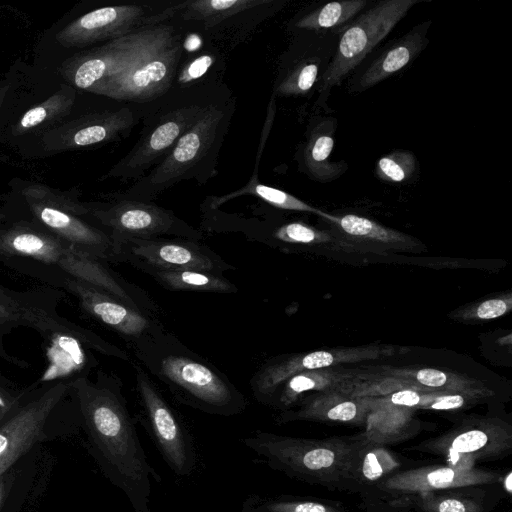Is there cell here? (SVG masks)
<instances>
[{"label": "cell", "mask_w": 512, "mask_h": 512, "mask_svg": "<svg viewBox=\"0 0 512 512\" xmlns=\"http://www.w3.org/2000/svg\"><path fill=\"white\" fill-rule=\"evenodd\" d=\"M340 379V376L321 371V369L320 371L319 369L302 371L286 380L267 404L274 403L277 406L287 407L294 403L302 393L330 388Z\"/></svg>", "instance_id": "f1b7e54d"}, {"label": "cell", "mask_w": 512, "mask_h": 512, "mask_svg": "<svg viewBox=\"0 0 512 512\" xmlns=\"http://www.w3.org/2000/svg\"><path fill=\"white\" fill-rule=\"evenodd\" d=\"M69 391L70 380L45 383L0 425V478L41 439L48 418Z\"/></svg>", "instance_id": "7c38bea8"}, {"label": "cell", "mask_w": 512, "mask_h": 512, "mask_svg": "<svg viewBox=\"0 0 512 512\" xmlns=\"http://www.w3.org/2000/svg\"><path fill=\"white\" fill-rule=\"evenodd\" d=\"M243 195H253L258 197L259 199L265 201L271 206L284 210H292V211H301V212H310L316 213L321 216L327 217L328 219L334 221L335 217L329 216L318 210L315 207L310 206L299 198L274 187L267 186L258 181L257 175L251 177L249 182L242 188L237 191L231 192L229 194L220 196V197H212L210 202V208H217L224 202L231 200L238 196Z\"/></svg>", "instance_id": "4316f807"}, {"label": "cell", "mask_w": 512, "mask_h": 512, "mask_svg": "<svg viewBox=\"0 0 512 512\" xmlns=\"http://www.w3.org/2000/svg\"><path fill=\"white\" fill-rule=\"evenodd\" d=\"M213 100L207 96L178 95L175 102L161 105L145 119L135 146L119 160L104 178L138 180L160 163L179 138Z\"/></svg>", "instance_id": "ba28073f"}, {"label": "cell", "mask_w": 512, "mask_h": 512, "mask_svg": "<svg viewBox=\"0 0 512 512\" xmlns=\"http://www.w3.org/2000/svg\"><path fill=\"white\" fill-rule=\"evenodd\" d=\"M367 0H343L324 4L298 17L293 27L305 32H323L348 25L369 5Z\"/></svg>", "instance_id": "484cf974"}, {"label": "cell", "mask_w": 512, "mask_h": 512, "mask_svg": "<svg viewBox=\"0 0 512 512\" xmlns=\"http://www.w3.org/2000/svg\"><path fill=\"white\" fill-rule=\"evenodd\" d=\"M269 512H341L331 506L312 501L273 502L267 505Z\"/></svg>", "instance_id": "d590c367"}, {"label": "cell", "mask_w": 512, "mask_h": 512, "mask_svg": "<svg viewBox=\"0 0 512 512\" xmlns=\"http://www.w3.org/2000/svg\"><path fill=\"white\" fill-rule=\"evenodd\" d=\"M2 98H3V88L0 87V105H1Z\"/></svg>", "instance_id": "f6af8a7d"}, {"label": "cell", "mask_w": 512, "mask_h": 512, "mask_svg": "<svg viewBox=\"0 0 512 512\" xmlns=\"http://www.w3.org/2000/svg\"><path fill=\"white\" fill-rule=\"evenodd\" d=\"M90 217L112 241L125 238L157 239L173 236L199 241L203 234L171 210L153 202L110 196L106 202H86Z\"/></svg>", "instance_id": "30bf717a"}, {"label": "cell", "mask_w": 512, "mask_h": 512, "mask_svg": "<svg viewBox=\"0 0 512 512\" xmlns=\"http://www.w3.org/2000/svg\"><path fill=\"white\" fill-rule=\"evenodd\" d=\"M170 291L237 293L238 288L224 275L198 270L151 271L147 273Z\"/></svg>", "instance_id": "d4e9b609"}, {"label": "cell", "mask_w": 512, "mask_h": 512, "mask_svg": "<svg viewBox=\"0 0 512 512\" xmlns=\"http://www.w3.org/2000/svg\"><path fill=\"white\" fill-rule=\"evenodd\" d=\"M142 112L137 107L126 106L85 114L43 132L42 148L47 153H59L116 140L133 130Z\"/></svg>", "instance_id": "5bb4252c"}, {"label": "cell", "mask_w": 512, "mask_h": 512, "mask_svg": "<svg viewBox=\"0 0 512 512\" xmlns=\"http://www.w3.org/2000/svg\"><path fill=\"white\" fill-rule=\"evenodd\" d=\"M131 348L139 365L183 403L223 415L245 409L246 399L232 382L166 329Z\"/></svg>", "instance_id": "7a4b0ae2"}, {"label": "cell", "mask_w": 512, "mask_h": 512, "mask_svg": "<svg viewBox=\"0 0 512 512\" xmlns=\"http://www.w3.org/2000/svg\"><path fill=\"white\" fill-rule=\"evenodd\" d=\"M3 496H4V482L0 478V506L2 504Z\"/></svg>", "instance_id": "7bdbcfd3"}, {"label": "cell", "mask_w": 512, "mask_h": 512, "mask_svg": "<svg viewBox=\"0 0 512 512\" xmlns=\"http://www.w3.org/2000/svg\"><path fill=\"white\" fill-rule=\"evenodd\" d=\"M504 488L508 493L512 492V472H508L507 475L504 477Z\"/></svg>", "instance_id": "b9f144b4"}, {"label": "cell", "mask_w": 512, "mask_h": 512, "mask_svg": "<svg viewBox=\"0 0 512 512\" xmlns=\"http://www.w3.org/2000/svg\"><path fill=\"white\" fill-rule=\"evenodd\" d=\"M27 304L0 286V336L18 326H25Z\"/></svg>", "instance_id": "1f68e13d"}, {"label": "cell", "mask_w": 512, "mask_h": 512, "mask_svg": "<svg viewBox=\"0 0 512 512\" xmlns=\"http://www.w3.org/2000/svg\"><path fill=\"white\" fill-rule=\"evenodd\" d=\"M435 453L445 457L447 466L459 471H471L475 469L476 459L468 454L461 453L449 448L437 450Z\"/></svg>", "instance_id": "f35d334b"}, {"label": "cell", "mask_w": 512, "mask_h": 512, "mask_svg": "<svg viewBox=\"0 0 512 512\" xmlns=\"http://www.w3.org/2000/svg\"><path fill=\"white\" fill-rule=\"evenodd\" d=\"M509 309V304L503 299H491L481 303L476 310V315L480 319H493L505 314Z\"/></svg>", "instance_id": "60d3db41"}, {"label": "cell", "mask_w": 512, "mask_h": 512, "mask_svg": "<svg viewBox=\"0 0 512 512\" xmlns=\"http://www.w3.org/2000/svg\"><path fill=\"white\" fill-rule=\"evenodd\" d=\"M183 50L180 30L171 21L163 22L155 37L127 67L88 91L134 104L156 101L172 88Z\"/></svg>", "instance_id": "8992f818"}, {"label": "cell", "mask_w": 512, "mask_h": 512, "mask_svg": "<svg viewBox=\"0 0 512 512\" xmlns=\"http://www.w3.org/2000/svg\"><path fill=\"white\" fill-rule=\"evenodd\" d=\"M0 255L27 257L57 266L68 277L89 283L137 310L154 316L158 312L157 304L145 290L26 219L0 227Z\"/></svg>", "instance_id": "277c9868"}, {"label": "cell", "mask_w": 512, "mask_h": 512, "mask_svg": "<svg viewBox=\"0 0 512 512\" xmlns=\"http://www.w3.org/2000/svg\"><path fill=\"white\" fill-rule=\"evenodd\" d=\"M134 370L138 398L163 454L177 473H187L190 463L180 422L148 373L139 364Z\"/></svg>", "instance_id": "e0dca14e"}, {"label": "cell", "mask_w": 512, "mask_h": 512, "mask_svg": "<svg viewBox=\"0 0 512 512\" xmlns=\"http://www.w3.org/2000/svg\"><path fill=\"white\" fill-rule=\"evenodd\" d=\"M418 170L416 156L408 150H394L381 157L376 164L375 174L389 183H403L414 177Z\"/></svg>", "instance_id": "f546056e"}, {"label": "cell", "mask_w": 512, "mask_h": 512, "mask_svg": "<svg viewBox=\"0 0 512 512\" xmlns=\"http://www.w3.org/2000/svg\"><path fill=\"white\" fill-rule=\"evenodd\" d=\"M400 462L384 446L363 441L354 463L352 479L377 482L400 466Z\"/></svg>", "instance_id": "83f0119b"}, {"label": "cell", "mask_w": 512, "mask_h": 512, "mask_svg": "<svg viewBox=\"0 0 512 512\" xmlns=\"http://www.w3.org/2000/svg\"><path fill=\"white\" fill-rule=\"evenodd\" d=\"M436 395V393L420 394L415 390L405 389L390 395L388 401L396 406L424 408L435 398Z\"/></svg>", "instance_id": "8d00e7d4"}, {"label": "cell", "mask_w": 512, "mask_h": 512, "mask_svg": "<svg viewBox=\"0 0 512 512\" xmlns=\"http://www.w3.org/2000/svg\"><path fill=\"white\" fill-rule=\"evenodd\" d=\"M415 379L423 386L430 388L445 387L449 381L448 376L443 371L431 368L418 370Z\"/></svg>", "instance_id": "ab89813d"}, {"label": "cell", "mask_w": 512, "mask_h": 512, "mask_svg": "<svg viewBox=\"0 0 512 512\" xmlns=\"http://www.w3.org/2000/svg\"><path fill=\"white\" fill-rule=\"evenodd\" d=\"M422 0H382L346 25L333 57L319 80L317 106L326 107L331 90L364 60L411 8Z\"/></svg>", "instance_id": "9c48e42d"}, {"label": "cell", "mask_w": 512, "mask_h": 512, "mask_svg": "<svg viewBox=\"0 0 512 512\" xmlns=\"http://www.w3.org/2000/svg\"><path fill=\"white\" fill-rule=\"evenodd\" d=\"M431 23L428 20L415 25L386 47L358 77L353 90L361 92L369 89L412 63L428 44Z\"/></svg>", "instance_id": "44dd1931"}, {"label": "cell", "mask_w": 512, "mask_h": 512, "mask_svg": "<svg viewBox=\"0 0 512 512\" xmlns=\"http://www.w3.org/2000/svg\"><path fill=\"white\" fill-rule=\"evenodd\" d=\"M426 512H481V506L469 499L459 497L426 496L422 501Z\"/></svg>", "instance_id": "d6a6232c"}, {"label": "cell", "mask_w": 512, "mask_h": 512, "mask_svg": "<svg viewBox=\"0 0 512 512\" xmlns=\"http://www.w3.org/2000/svg\"><path fill=\"white\" fill-rule=\"evenodd\" d=\"M444 448L471 455L476 460L502 456L512 448L511 427L497 419L473 421L429 441L422 449L436 452Z\"/></svg>", "instance_id": "ac0fdd59"}, {"label": "cell", "mask_w": 512, "mask_h": 512, "mask_svg": "<svg viewBox=\"0 0 512 512\" xmlns=\"http://www.w3.org/2000/svg\"><path fill=\"white\" fill-rule=\"evenodd\" d=\"M367 412L368 403L360 399L329 394L309 401L298 412L284 414L282 419H315L342 423H361Z\"/></svg>", "instance_id": "603a6c76"}, {"label": "cell", "mask_w": 512, "mask_h": 512, "mask_svg": "<svg viewBox=\"0 0 512 512\" xmlns=\"http://www.w3.org/2000/svg\"><path fill=\"white\" fill-rule=\"evenodd\" d=\"M337 120L320 117L312 121L301 152V166L313 180L326 183L340 177L347 169L344 162H331Z\"/></svg>", "instance_id": "7402d4cb"}, {"label": "cell", "mask_w": 512, "mask_h": 512, "mask_svg": "<svg viewBox=\"0 0 512 512\" xmlns=\"http://www.w3.org/2000/svg\"><path fill=\"white\" fill-rule=\"evenodd\" d=\"M116 261L144 273L151 271L198 270L224 275L235 266L199 241L188 239H136L113 241Z\"/></svg>", "instance_id": "8fae6325"}, {"label": "cell", "mask_w": 512, "mask_h": 512, "mask_svg": "<svg viewBox=\"0 0 512 512\" xmlns=\"http://www.w3.org/2000/svg\"><path fill=\"white\" fill-rule=\"evenodd\" d=\"M121 380L98 371L95 381L88 376L70 380L84 424L111 478L123 489L136 512H149V466L132 418L128 412Z\"/></svg>", "instance_id": "6da1fadb"}, {"label": "cell", "mask_w": 512, "mask_h": 512, "mask_svg": "<svg viewBox=\"0 0 512 512\" xmlns=\"http://www.w3.org/2000/svg\"><path fill=\"white\" fill-rule=\"evenodd\" d=\"M215 62V55L210 53L202 54L191 62L178 69L175 80L179 84H188L191 81L200 79Z\"/></svg>", "instance_id": "e575fe53"}, {"label": "cell", "mask_w": 512, "mask_h": 512, "mask_svg": "<svg viewBox=\"0 0 512 512\" xmlns=\"http://www.w3.org/2000/svg\"><path fill=\"white\" fill-rule=\"evenodd\" d=\"M235 108L234 97L213 100L160 163L126 191L111 196L152 202L180 181L194 179L205 184L217 173L218 155Z\"/></svg>", "instance_id": "3957f363"}, {"label": "cell", "mask_w": 512, "mask_h": 512, "mask_svg": "<svg viewBox=\"0 0 512 512\" xmlns=\"http://www.w3.org/2000/svg\"><path fill=\"white\" fill-rule=\"evenodd\" d=\"M328 48H331L328 47ZM324 45L309 44L284 58L274 84V94L282 97L304 96L325 73L334 52Z\"/></svg>", "instance_id": "ffe728a7"}, {"label": "cell", "mask_w": 512, "mask_h": 512, "mask_svg": "<svg viewBox=\"0 0 512 512\" xmlns=\"http://www.w3.org/2000/svg\"><path fill=\"white\" fill-rule=\"evenodd\" d=\"M341 229L354 237L369 238L381 242H404L405 237L393 230L385 228L376 222L354 214H347L340 218H335Z\"/></svg>", "instance_id": "4dcf8cb0"}, {"label": "cell", "mask_w": 512, "mask_h": 512, "mask_svg": "<svg viewBox=\"0 0 512 512\" xmlns=\"http://www.w3.org/2000/svg\"><path fill=\"white\" fill-rule=\"evenodd\" d=\"M6 219V214L4 213H0V227H1V224L3 223V221Z\"/></svg>", "instance_id": "ee69618b"}, {"label": "cell", "mask_w": 512, "mask_h": 512, "mask_svg": "<svg viewBox=\"0 0 512 512\" xmlns=\"http://www.w3.org/2000/svg\"><path fill=\"white\" fill-rule=\"evenodd\" d=\"M472 398L470 394L460 393H438L435 398L427 404L424 408L434 410H453L465 406L469 399Z\"/></svg>", "instance_id": "74e56055"}, {"label": "cell", "mask_w": 512, "mask_h": 512, "mask_svg": "<svg viewBox=\"0 0 512 512\" xmlns=\"http://www.w3.org/2000/svg\"><path fill=\"white\" fill-rule=\"evenodd\" d=\"M76 98V90L69 84L61 85L60 89L45 101L26 111L12 127V134L21 136L30 132H44L50 126L70 114Z\"/></svg>", "instance_id": "cb8c5ba5"}, {"label": "cell", "mask_w": 512, "mask_h": 512, "mask_svg": "<svg viewBox=\"0 0 512 512\" xmlns=\"http://www.w3.org/2000/svg\"><path fill=\"white\" fill-rule=\"evenodd\" d=\"M25 392L0 373V425L20 406Z\"/></svg>", "instance_id": "836d02e7"}, {"label": "cell", "mask_w": 512, "mask_h": 512, "mask_svg": "<svg viewBox=\"0 0 512 512\" xmlns=\"http://www.w3.org/2000/svg\"><path fill=\"white\" fill-rule=\"evenodd\" d=\"M364 440L301 439L258 432L244 444L270 466L293 477L321 484L352 479L358 450Z\"/></svg>", "instance_id": "5b68a950"}, {"label": "cell", "mask_w": 512, "mask_h": 512, "mask_svg": "<svg viewBox=\"0 0 512 512\" xmlns=\"http://www.w3.org/2000/svg\"><path fill=\"white\" fill-rule=\"evenodd\" d=\"M161 24L141 27L100 47L75 54L62 64L60 74L69 85L89 90L127 67L155 37Z\"/></svg>", "instance_id": "4fadbf2b"}, {"label": "cell", "mask_w": 512, "mask_h": 512, "mask_svg": "<svg viewBox=\"0 0 512 512\" xmlns=\"http://www.w3.org/2000/svg\"><path fill=\"white\" fill-rule=\"evenodd\" d=\"M153 14L148 5L140 3L100 7L68 24L56 41L67 48L110 41L147 26Z\"/></svg>", "instance_id": "2e32d148"}, {"label": "cell", "mask_w": 512, "mask_h": 512, "mask_svg": "<svg viewBox=\"0 0 512 512\" xmlns=\"http://www.w3.org/2000/svg\"><path fill=\"white\" fill-rule=\"evenodd\" d=\"M499 480L492 471H459L448 466H428L398 472L383 479L380 487L387 491L428 493L434 490L491 484Z\"/></svg>", "instance_id": "d6986e66"}, {"label": "cell", "mask_w": 512, "mask_h": 512, "mask_svg": "<svg viewBox=\"0 0 512 512\" xmlns=\"http://www.w3.org/2000/svg\"><path fill=\"white\" fill-rule=\"evenodd\" d=\"M64 287L78 299L86 314L114 330L130 346L165 329L156 316L137 310L89 283L67 276Z\"/></svg>", "instance_id": "9a60e30c"}, {"label": "cell", "mask_w": 512, "mask_h": 512, "mask_svg": "<svg viewBox=\"0 0 512 512\" xmlns=\"http://www.w3.org/2000/svg\"><path fill=\"white\" fill-rule=\"evenodd\" d=\"M20 192L32 217L28 221L62 238L86 255L102 262H117L112 239L96 225L84 220L89 209L76 193L39 183H27Z\"/></svg>", "instance_id": "52a82bcc"}]
</instances>
